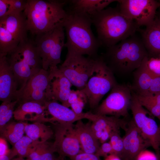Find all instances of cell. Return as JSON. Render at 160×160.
<instances>
[{"mask_svg": "<svg viewBox=\"0 0 160 160\" xmlns=\"http://www.w3.org/2000/svg\"><path fill=\"white\" fill-rule=\"evenodd\" d=\"M99 57L94 58L67 52L65 60L58 68L72 85L81 90L97 71Z\"/></svg>", "mask_w": 160, "mask_h": 160, "instance_id": "cell-7", "label": "cell"}, {"mask_svg": "<svg viewBox=\"0 0 160 160\" xmlns=\"http://www.w3.org/2000/svg\"><path fill=\"white\" fill-rule=\"evenodd\" d=\"M27 123L22 121H10L0 128V137L5 139L13 146L24 136Z\"/></svg>", "mask_w": 160, "mask_h": 160, "instance_id": "cell-26", "label": "cell"}, {"mask_svg": "<svg viewBox=\"0 0 160 160\" xmlns=\"http://www.w3.org/2000/svg\"><path fill=\"white\" fill-rule=\"evenodd\" d=\"M55 160H64L63 159L59 157L58 158H56Z\"/></svg>", "mask_w": 160, "mask_h": 160, "instance_id": "cell-43", "label": "cell"}, {"mask_svg": "<svg viewBox=\"0 0 160 160\" xmlns=\"http://www.w3.org/2000/svg\"><path fill=\"white\" fill-rule=\"evenodd\" d=\"M17 100L3 102L0 106V128L10 121L13 117Z\"/></svg>", "mask_w": 160, "mask_h": 160, "instance_id": "cell-29", "label": "cell"}, {"mask_svg": "<svg viewBox=\"0 0 160 160\" xmlns=\"http://www.w3.org/2000/svg\"><path fill=\"white\" fill-rule=\"evenodd\" d=\"M11 160H29L28 159H24V158L18 157L17 158L15 159H13Z\"/></svg>", "mask_w": 160, "mask_h": 160, "instance_id": "cell-42", "label": "cell"}, {"mask_svg": "<svg viewBox=\"0 0 160 160\" xmlns=\"http://www.w3.org/2000/svg\"><path fill=\"white\" fill-rule=\"evenodd\" d=\"M65 33L62 22L48 32L36 36L34 41L41 59L42 68L48 70L61 63V55L65 44Z\"/></svg>", "mask_w": 160, "mask_h": 160, "instance_id": "cell-8", "label": "cell"}, {"mask_svg": "<svg viewBox=\"0 0 160 160\" xmlns=\"http://www.w3.org/2000/svg\"><path fill=\"white\" fill-rule=\"evenodd\" d=\"M91 121L84 123L82 120L76 122L74 127L84 152L95 154L100 146L99 141L94 134L91 127Z\"/></svg>", "mask_w": 160, "mask_h": 160, "instance_id": "cell-22", "label": "cell"}, {"mask_svg": "<svg viewBox=\"0 0 160 160\" xmlns=\"http://www.w3.org/2000/svg\"><path fill=\"white\" fill-rule=\"evenodd\" d=\"M135 95L140 104L151 115L159 119L160 118V92L154 94L147 93L143 95Z\"/></svg>", "mask_w": 160, "mask_h": 160, "instance_id": "cell-27", "label": "cell"}, {"mask_svg": "<svg viewBox=\"0 0 160 160\" xmlns=\"http://www.w3.org/2000/svg\"><path fill=\"white\" fill-rule=\"evenodd\" d=\"M132 95L130 86L117 83L108 96L95 109V114L120 118L129 115Z\"/></svg>", "mask_w": 160, "mask_h": 160, "instance_id": "cell-10", "label": "cell"}, {"mask_svg": "<svg viewBox=\"0 0 160 160\" xmlns=\"http://www.w3.org/2000/svg\"><path fill=\"white\" fill-rule=\"evenodd\" d=\"M113 153V150L111 143L109 142H106L100 145L95 154L99 157H105L108 155Z\"/></svg>", "mask_w": 160, "mask_h": 160, "instance_id": "cell-33", "label": "cell"}, {"mask_svg": "<svg viewBox=\"0 0 160 160\" xmlns=\"http://www.w3.org/2000/svg\"><path fill=\"white\" fill-rule=\"evenodd\" d=\"M45 105V117L43 123L73 124L83 119L90 120L92 116V113L90 112L84 113L81 114H76L71 109L54 100L47 101Z\"/></svg>", "mask_w": 160, "mask_h": 160, "instance_id": "cell-16", "label": "cell"}, {"mask_svg": "<svg viewBox=\"0 0 160 160\" xmlns=\"http://www.w3.org/2000/svg\"><path fill=\"white\" fill-rule=\"evenodd\" d=\"M80 93V90H71L68 98L66 107L69 108L71 104L76 102L79 99Z\"/></svg>", "mask_w": 160, "mask_h": 160, "instance_id": "cell-37", "label": "cell"}, {"mask_svg": "<svg viewBox=\"0 0 160 160\" xmlns=\"http://www.w3.org/2000/svg\"><path fill=\"white\" fill-rule=\"evenodd\" d=\"M109 140V142L112 148L113 154L121 159L124 151V144L123 138L120 136L119 131L113 133Z\"/></svg>", "mask_w": 160, "mask_h": 160, "instance_id": "cell-30", "label": "cell"}, {"mask_svg": "<svg viewBox=\"0 0 160 160\" xmlns=\"http://www.w3.org/2000/svg\"><path fill=\"white\" fill-rule=\"evenodd\" d=\"M67 15L62 22L66 37L64 46L67 52L96 58L100 46L92 31L90 16L65 9Z\"/></svg>", "mask_w": 160, "mask_h": 160, "instance_id": "cell-2", "label": "cell"}, {"mask_svg": "<svg viewBox=\"0 0 160 160\" xmlns=\"http://www.w3.org/2000/svg\"><path fill=\"white\" fill-rule=\"evenodd\" d=\"M114 0H72L67 1V9L72 11L91 15L102 10Z\"/></svg>", "mask_w": 160, "mask_h": 160, "instance_id": "cell-24", "label": "cell"}, {"mask_svg": "<svg viewBox=\"0 0 160 160\" xmlns=\"http://www.w3.org/2000/svg\"><path fill=\"white\" fill-rule=\"evenodd\" d=\"M49 82L46 91L47 101H59L66 107L72 85L57 66L49 68Z\"/></svg>", "mask_w": 160, "mask_h": 160, "instance_id": "cell-15", "label": "cell"}, {"mask_svg": "<svg viewBox=\"0 0 160 160\" xmlns=\"http://www.w3.org/2000/svg\"><path fill=\"white\" fill-rule=\"evenodd\" d=\"M106 49L101 56L114 74L120 76L132 73L148 56L141 38L135 34Z\"/></svg>", "mask_w": 160, "mask_h": 160, "instance_id": "cell-3", "label": "cell"}, {"mask_svg": "<svg viewBox=\"0 0 160 160\" xmlns=\"http://www.w3.org/2000/svg\"><path fill=\"white\" fill-rule=\"evenodd\" d=\"M104 160H122L118 156L113 154L108 155L105 157Z\"/></svg>", "mask_w": 160, "mask_h": 160, "instance_id": "cell-40", "label": "cell"}, {"mask_svg": "<svg viewBox=\"0 0 160 160\" xmlns=\"http://www.w3.org/2000/svg\"><path fill=\"white\" fill-rule=\"evenodd\" d=\"M71 159V160H101L100 157L95 154L88 153L82 151Z\"/></svg>", "mask_w": 160, "mask_h": 160, "instance_id": "cell-34", "label": "cell"}, {"mask_svg": "<svg viewBox=\"0 0 160 160\" xmlns=\"http://www.w3.org/2000/svg\"><path fill=\"white\" fill-rule=\"evenodd\" d=\"M53 124L55 139L52 147L59 158L68 157L71 159L81 151L73 124L56 123Z\"/></svg>", "mask_w": 160, "mask_h": 160, "instance_id": "cell-13", "label": "cell"}, {"mask_svg": "<svg viewBox=\"0 0 160 160\" xmlns=\"http://www.w3.org/2000/svg\"><path fill=\"white\" fill-rule=\"evenodd\" d=\"M160 92V76H158L153 78L148 93L154 94Z\"/></svg>", "mask_w": 160, "mask_h": 160, "instance_id": "cell-35", "label": "cell"}, {"mask_svg": "<svg viewBox=\"0 0 160 160\" xmlns=\"http://www.w3.org/2000/svg\"><path fill=\"white\" fill-rule=\"evenodd\" d=\"M39 143L35 146L30 151L27 159L29 160H41Z\"/></svg>", "mask_w": 160, "mask_h": 160, "instance_id": "cell-38", "label": "cell"}, {"mask_svg": "<svg viewBox=\"0 0 160 160\" xmlns=\"http://www.w3.org/2000/svg\"><path fill=\"white\" fill-rule=\"evenodd\" d=\"M9 148L7 140L4 138H0V156L8 154L10 151Z\"/></svg>", "mask_w": 160, "mask_h": 160, "instance_id": "cell-39", "label": "cell"}, {"mask_svg": "<svg viewBox=\"0 0 160 160\" xmlns=\"http://www.w3.org/2000/svg\"><path fill=\"white\" fill-rule=\"evenodd\" d=\"M28 31L23 12L0 18V57L6 56L28 39Z\"/></svg>", "mask_w": 160, "mask_h": 160, "instance_id": "cell-6", "label": "cell"}, {"mask_svg": "<svg viewBox=\"0 0 160 160\" xmlns=\"http://www.w3.org/2000/svg\"><path fill=\"white\" fill-rule=\"evenodd\" d=\"M6 56L19 89L42 68V60L33 40L28 39L22 41Z\"/></svg>", "mask_w": 160, "mask_h": 160, "instance_id": "cell-5", "label": "cell"}, {"mask_svg": "<svg viewBox=\"0 0 160 160\" xmlns=\"http://www.w3.org/2000/svg\"><path fill=\"white\" fill-rule=\"evenodd\" d=\"M148 56L145 57L140 66L132 73L133 81L130 85L132 90L136 95H143L148 93L150 84L154 77L148 68Z\"/></svg>", "mask_w": 160, "mask_h": 160, "instance_id": "cell-23", "label": "cell"}, {"mask_svg": "<svg viewBox=\"0 0 160 160\" xmlns=\"http://www.w3.org/2000/svg\"><path fill=\"white\" fill-rule=\"evenodd\" d=\"M147 65L149 70L153 76H160V59L159 58L148 57Z\"/></svg>", "mask_w": 160, "mask_h": 160, "instance_id": "cell-32", "label": "cell"}, {"mask_svg": "<svg viewBox=\"0 0 160 160\" xmlns=\"http://www.w3.org/2000/svg\"><path fill=\"white\" fill-rule=\"evenodd\" d=\"M159 119L160 120V118H159ZM159 129L160 130V125H159Z\"/></svg>", "mask_w": 160, "mask_h": 160, "instance_id": "cell-44", "label": "cell"}, {"mask_svg": "<svg viewBox=\"0 0 160 160\" xmlns=\"http://www.w3.org/2000/svg\"><path fill=\"white\" fill-rule=\"evenodd\" d=\"M136 160H157V158L153 153L145 149L139 153L137 156Z\"/></svg>", "mask_w": 160, "mask_h": 160, "instance_id": "cell-36", "label": "cell"}, {"mask_svg": "<svg viewBox=\"0 0 160 160\" xmlns=\"http://www.w3.org/2000/svg\"><path fill=\"white\" fill-rule=\"evenodd\" d=\"M123 138L124 151L122 160H136L142 151L151 145L143 137L133 119L127 123Z\"/></svg>", "mask_w": 160, "mask_h": 160, "instance_id": "cell-17", "label": "cell"}, {"mask_svg": "<svg viewBox=\"0 0 160 160\" xmlns=\"http://www.w3.org/2000/svg\"><path fill=\"white\" fill-rule=\"evenodd\" d=\"M14 112L13 117L18 121H30L42 122L45 118V104L34 102L18 104Z\"/></svg>", "mask_w": 160, "mask_h": 160, "instance_id": "cell-21", "label": "cell"}, {"mask_svg": "<svg viewBox=\"0 0 160 160\" xmlns=\"http://www.w3.org/2000/svg\"><path fill=\"white\" fill-rule=\"evenodd\" d=\"M19 89L17 82L7 56L0 57V100L2 102L15 100Z\"/></svg>", "mask_w": 160, "mask_h": 160, "instance_id": "cell-19", "label": "cell"}, {"mask_svg": "<svg viewBox=\"0 0 160 160\" xmlns=\"http://www.w3.org/2000/svg\"><path fill=\"white\" fill-rule=\"evenodd\" d=\"M49 76V70L43 68L33 75L25 86L17 92L15 100L17 101V104L34 102L45 104L48 101L46 91Z\"/></svg>", "mask_w": 160, "mask_h": 160, "instance_id": "cell-14", "label": "cell"}, {"mask_svg": "<svg viewBox=\"0 0 160 160\" xmlns=\"http://www.w3.org/2000/svg\"><path fill=\"white\" fill-rule=\"evenodd\" d=\"M25 132L31 139L39 143L47 141L54 135L53 130L49 126L39 121L27 123Z\"/></svg>", "mask_w": 160, "mask_h": 160, "instance_id": "cell-25", "label": "cell"}, {"mask_svg": "<svg viewBox=\"0 0 160 160\" xmlns=\"http://www.w3.org/2000/svg\"><path fill=\"white\" fill-rule=\"evenodd\" d=\"M120 12L140 27L150 24L154 19L160 2L154 0H119Z\"/></svg>", "mask_w": 160, "mask_h": 160, "instance_id": "cell-12", "label": "cell"}, {"mask_svg": "<svg viewBox=\"0 0 160 160\" xmlns=\"http://www.w3.org/2000/svg\"><path fill=\"white\" fill-rule=\"evenodd\" d=\"M100 47L109 48L135 34L140 27L118 7H109L90 16Z\"/></svg>", "mask_w": 160, "mask_h": 160, "instance_id": "cell-1", "label": "cell"}, {"mask_svg": "<svg viewBox=\"0 0 160 160\" xmlns=\"http://www.w3.org/2000/svg\"><path fill=\"white\" fill-rule=\"evenodd\" d=\"M39 143L25 135L15 143L11 149L10 153L13 157L16 156L27 158L30 151L37 144Z\"/></svg>", "mask_w": 160, "mask_h": 160, "instance_id": "cell-28", "label": "cell"}, {"mask_svg": "<svg viewBox=\"0 0 160 160\" xmlns=\"http://www.w3.org/2000/svg\"><path fill=\"white\" fill-rule=\"evenodd\" d=\"M13 158L10 152L7 154L0 156V160H11Z\"/></svg>", "mask_w": 160, "mask_h": 160, "instance_id": "cell-41", "label": "cell"}, {"mask_svg": "<svg viewBox=\"0 0 160 160\" xmlns=\"http://www.w3.org/2000/svg\"><path fill=\"white\" fill-rule=\"evenodd\" d=\"M141 31L143 42L149 57H156L160 54V14Z\"/></svg>", "mask_w": 160, "mask_h": 160, "instance_id": "cell-20", "label": "cell"}, {"mask_svg": "<svg viewBox=\"0 0 160 160\" xmlns=\"http://www.w3.org/2000/svg\"><path fill=\"white\" fill-rule=\"evenodd\" d=\"M91 127L97 138L101 143L106 142L113 132L124 130L127 123L124 119L115 116L100 115L93 113Z\"/></svg>", "mask_w": 160, "mask_h": 160, "instance_id": "cell-18", "label": "cell"}, {"mask_svg": "<svg viewBox=\"0 0 160 160\" xmlns=\"http://www.w3.org/2000/svg\"><path fill=\"white\" fill-rule=\"evenodd\" d=\"M66 1L27 0L23 12L28 31L36 36L52 30L66 17Z\"/></svg>", "mask_w": 160, "mask_h": 160, "instance_id": "cell-4", "label": "cell"}, {"mask_svg": "<svg viewBox=\"0 0 160 160\" xmlns=\"http://www.w3.org/2000/svg\"><path fill=\"white\" fill-rule=\"evenodd\" d=\"M159 57H158V58H159L160 59V54L159 55Z\"/></svg>", "mask_w": 160, "mask_h": 160, "instance_id": "cell-45", "label": "cell"}, {"mask_svg": "<svg viewBox=\"0 0 160 160\" xmlns=\"http://www.w3.org/2000/svg\"><path fill=\"white\" fill-rule=\"evenodd\" d=\"M130 109L133 115V119L143 137L158 153L160 147L159 127L155 120L148 116L150 113L140 104L135 93L132 91Z\"/></svg>", "mask_w": 160, "mask_h": 160, "instance_id": "cell-11", "label": "cell"}, {"mask_svg": "<svg viewBox=\"0 0 160 160\" xmlns=\"http://www.w3.org/2000/svg\"><path fill=\"white\" fill-rule=\"evenodd\" d=\"M41 160H55V152L53 147L52 143L46 141L39 143Z\"/></svg>", "mask_w": 160, "mask_h": 160, "instance_id": "cell-31", "label": "cell"}, {"mask_svg": "<svg viewBox=\"0 0 160 160\" xmlns=\"http://www.w3.org/2000/svg\"><path fill=\"white\" fill-rule=\"evenodd\" d=\"M117 83L114 73L100 56L97 71L81 90L86 95L90 109H95L103 96Z\"/></svg>", "mask_w": 160, "mask_h": 160, "instance_id": "cell-9", "label": "cell"}]
</instances>
